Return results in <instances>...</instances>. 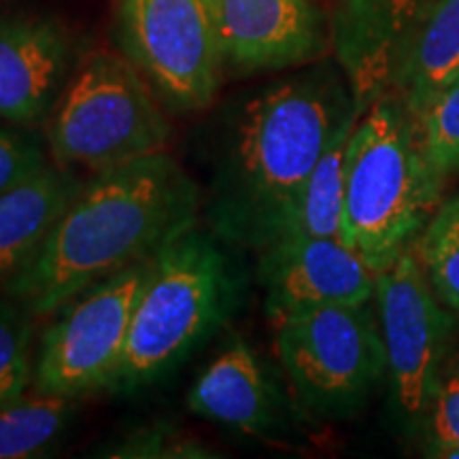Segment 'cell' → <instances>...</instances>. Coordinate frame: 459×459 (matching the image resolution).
I'll return each mask as SVG.
<instances>
[{
  "label": "cell",
  "mask_w": 459,
  "mask_h": 459,
  "mask_svg": "<svg viewBox=\"0 0 459 459\" xmlns=\"http://www.w3.org/2000/svg\"><path fill=\"white\" fill-rule=\"evenodd\" d=\"M232 249L198 221L153 257L108 392L156 385L228 324L243 294Z\"/></svg>",
  "instance_id": "3957f363"
},
{
  "label": "cell",
  "mask_w": 459,
  "mask_h": 459,
  "mask_svg": "<svg viewBox=\"0 0 459 459\" xmlns=\"http://www.w3.org/2000/svg\"><path fill=\"white\" fill-rule=\"evenodd\" d=\"M77 400L26 394L0 404V459H34L51 455L71 429Z\"/></svg>",
  "instance_id": "ac0fdd59"
},
{
  "label": "cell",
  "mask_w": 459,
  "mask_h": 459,
  "mask_svg": "<svg viewBox=\"0 0 459 459\" xmlns=\"http://www.w3.org/2000/svg\"><path fill=\"white\" fill-rule=\"evenodd\" d=\"M51 162L45 136L0 119V194Z\"/></svg>",
  "instance_id": "cb8c5ba5"
},
{
  "label": "cell",
  "mask_w": 459,
  "mask_h": 459,
  "mask_svg": "<svg viewBox=\"0 0 459 459\" xmlns=\"http://www.w3.org/2000/svg\"><path fill=\"white\" fill-rule=\"evenodd\" d=\"M152 260L83 287L45 317L34 344L30 389L71 400L108 392Z\"/></svg>",
  "instance_id": "ba28073f"
},
{
  "label": "cell",
  "mask_w": 459,
  "mask_h": 459,
  "mask_svg": "<svg viewBox=\"0 0 459 459\" xmlns=\"http://www.w3.org/2000/svg\"><path fill=\"white\" fill-rule=\"evenodd\" d=\"M440 186L417 117L395 91L385 94L349 136L341 240L372 273L385 271L432 220Z\"/></svg>",
  "instance_id": "277c9868"
},
{
  "label": "cell",
  "mask_w": 459,
  "mask_h": 459,
  "mask_svg": "<svg viewBox=\"0 0 459 459\" xmlns=\"http://www.w3.org/2000/svg\"><path fill=\"white\" fill-rule=\"evenodd\" d=\"M358 119L359 113H351L338 126V130L332 136L325 152L321 153L319 162L315 164L294 209L290 211L283 226L279 228L274 240L287 237L341 238L344 206V158H347L349 136H351Z\"/></svg>",
  "instance_id": "e0dca14e"
},
{
  "label": "cell",
  "mask_w": 459,
  "mask_h": 459,
  "mask_svg": "<svg viewBox=\"0 0 459 459\" xmlns=\"http://www.w3.org/2000/svg\"><path fill=\"white\" fill-rule=\"evenodd\" d=\"M355 108L338 66L319 65L243 91L213 122L203 223L234 249L273 243L304 183Z\"/></svg>",
  "instance_id": "6da1fadb"
},
{
  "label": "cell",
  "mask_w": 459,
  "mask_h": 459,
  "mask_svg": "<svg viewBox=\"0 0 459 459\" xmlns=\"http://www.w3.org/2000/svg\"><path fill=\"white\" fill-rule=\"evenodd\" d=\"M37 319L26 304L0 291V404L32 387Z\"/></svg>",
  "instance_id": "ffe728a7"
},
{
  "label": "cell",
  "mask_w": 459,
  "mask_h": 459,
  "mask_svg": "<svg viewBox=\"0 0 459 459\" xmlns=\"http://www.w3.org/2000/svg\"><path fill=\"white\" fill-rule=\"evenodd\" d=\"M457 73L459 0H428L395 94L417 117Z\"/></svg>",
  "instance_id": "2e32d148"
},
{
  "label": "cell",
  "mask_w": 459,
  "mask_h": 459,
  "mask_svg": "<svg viewBox=\"0 0 459 459\" xmlns=\"http://www.w3.org/2000/svg\"><path fill=\"white\" fill-rule=\"evenodd\" d=\"M187 409L234 432L268 438L283 421V395L243 338H232L187 392Z\"/></svg>",
  "instance_id": "5bb4252c"
},
{
  "label": "cell",
  "mask_w": 459,
  "mask_h": 459,
  "mask_svg": "<svg viewBox=\"0 0 459 459\" xmlns=\"http://www.w3.org/2000/svg\"><path fill=\"white\" fill-rule=\"evenodd\" d=\"M429 453L459 459V355L440 370L426 415Z\"/></svg>",
  "instance_id": "603a6c76"
},
{
  "label": "cell",
  "mask_w": 459,
  "mask_h": 459,
  "mask_svg": "<svg viewBox=\"0 0 459 459\" xmlns=\"http://www.w3.org/2000/svg\"><path fill=\"white\" fill-rule=\"evenodd\" d=\"M274 349L298 406L317 419L359 411L387 372L370 300L311 308L274 325Z\"/></svg>",
  "instance_id": "8992f818"
},
{
  "label": "cell",
  "mask_w": 459,
  "mask_h": 459,
  "mask_svg": "<svg viewBox=\"0 0 459 459\" xmlns=\"http://www.w3.org/2000/svg\"><path fill=\"white\" fill-rule=\"evenodd\" d=\"M68 22L48 9H0V119L45 128L83 60Z\"/></svg>",
  "instance_id": "30bf717a"
},
{
  "label": "cell",
  "mask_w": 459,
  "mask_h": 459,
  "mask_svg": "<svg viewBox=\"0 0 459 459\" xmlns=\"http://www.w3.org/2000/svg\"><path fill=\"white\" fill-rule=\"evenodd\" d=\"M226 77L291 71L325 51L317 0H211Z\"/></svg>",
  "instance_id": "7c38bea8"
},
{
  "label": "cell",
  "mask_w": 459,
  "mask_h": 459,
  "mask_svg": "<svg viewBox=\"0 0 459 459\" xmlns=\"http://www.w3.org/2000/svg\"><path fill=\"white\" fill-rule=\"evenodd\" d=\"M203 221V187L169 152L85 177L34 260L3 287L37 317L96 281L156 257Z\"/></svg>",
  "instance_id": "7a4b0ae2"
},
{
  "label": "cell",
  "mask_w": 459,
  "mask_h": 459,
  "mask_svg": "<svg viewBox=\"0 0 459 459\" xmlns=\"http://www.w3.org/2000/svg\"><path fill=\"white\" fill-rule=\"evenodd\" d=\"M43 136L51 162L88 177L166 152L172 122L119 51L99 49L79 62Z\"/></svg>",
  "instance_id": "5b68a950"
},
{
  "label": "cell",
  "mask_w": 459,
  "mask_h": 459,
  "mask_svg": "<svg viewBox=\"0 0 459 459\" xmlns=\"http://www.w3.org/2000/svg\"><path fill=\"white\" fill-rule=\"evenodd\" d=\"M257 254L264 315L273 325L311 308L375 300V273L341 238L287 237Z\"/></svg>",
  "instance_id": "8fae6325"
},
{
  "label": "cell",
  "mask_w": 459,
  "mask_h": 459,
  "mask_svg": "<svg viewBox=\"0 0 459 459\" xmlns=\"http://www.w3.org/2000/svg\"><path fill=\"white\" fill-rule=\"evenodd\" d=\"M412 245L436 296L459 313V198L438 206Z\"/></svg>",
  "instance_id": "d6986e66"
},
{
  "label": "cell",
  "mask_w": 459,
  "mask_h": 459,
  "mask_svg": "<svg viewBox=\"0 0 459 459\" xmlns=\"http://www.w3.org/2000/svg\"><path fill=\"white\" fill-rule=\"evenodd\" d=\"M421 145L440 179L459 172V73L417 115Z\"/></svg>",
  "instance_id": "7402d4cb"
},
{
  "label": "cell",
  "mask_w": 459,
  "mask_h": 459,
  "mask_svg": "<svg viewBox=\"0 0 459 459\" xmlns=\"http://www.w3.org/2000/svg\"><path fill=\"white\" fill-rule=\"evenodd\" d=\"M113 28L117 51L170 117L213 107L226 66L211 0H117Z\"/></svg>",
  "instance_id": "52a82bcc"
},
{
  "label": "cell",
  "mask_w": 459,
  "mask_h": 459,
  "mask_svg": "<svg viewBox=\"0 0 459 459\" xmlns=\"http://www.w3.org/2000/svg\"><path fill=\"white\" fill-rule=\"evenodd\" d=\"M436 298L412 245L375 274V304L394 404L406 428L426 421L445 366L453 321Z\"/></svg>",
  "instance_id": "9c48e42d"
},
{
  "label": "cell",
  "mask_w": 459,
  "mask_h": 459,
  "mask_svg": "<svg viewBox=\"0 0 459 459\" xmlns=\"http://www.w3.org/2000/svg\"><path fill=\"white\" fill-rule=\"evenodd\" d=\"M99 457L113 459H213L217 449L169 421H153L100 446Z\"/></svg>",
  "instance_id": "44dd1931"
},
{
  "label": "cell",
  "mask_w": 459,
  "mask_h": 459,
  "mask_svg": "<svg viewBox=\"0 0 459 459\" xmlns=\"http://www.w3.org/2000/svg\"><path fill=\"white\" fill-rule=\"evenodd\" d=\"M428 0H342L332 24L338 66L361 115L395 91Z\"/></svg>",
  "instance_id": "4fadbf2b"
},
{
  "label": "cell",
  "mask_w": 459,
  "mask_h": 459,
  "mask_svg": "<svg viewBox=\"0 0 459 459\" xmlns=\"http://www.w3.org/2000/svg\"><path fill=\"white\" fill-rule=\"evenodd\" d=\"M85 177L54 162L0 194V290L34 260Z\"/></svg>",
  "instance_id": "9a60e30c"
}]
</instances>
